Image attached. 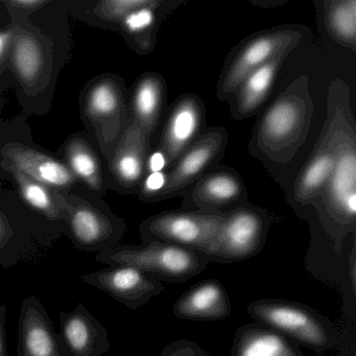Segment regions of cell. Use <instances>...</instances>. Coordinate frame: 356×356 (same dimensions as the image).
<instances>
[{"instance_id": "cell-14", "label": "cell", "mask_w": 356, "mask_h": 356, "mask_svg": "<svg viewBox=\"0 0 356 356\" xmlns=\"http://www.w3.org/2000/svg\"><path fill=\"white\" fill-rule=\"evenodd\" d=\"M151 139L131 120L107 161L112 191L137 195L149 176Z\"/></svg>"}, {"instance_id": "cell-25", "label": "cell", "mask_w": 356, "mask_h": 356, "mask_svg": "<svg viewBox=\"0 0 356 356\" xmlns=\"http://www.w3.org/2000/svg\"><path fill=\"white\" fill-rule=\"evenodd\" d=\"M0 180L10 181L12 188L31 210L49 222L64 226L66 195L36 182L7 164L0 163Z\"/></svg>"}, {"instance_id": "cell-29", "label": "cell", "mask_w": 356, "mask_h": 356, "mask_svg": "<svg viewBox=\"0 0 356 356\" xmlns=\"http://www.w3.org/2000/svg\"><path fill=\"white\" fill-rule=\"evenodd\" d=\"M7 90L0 84V145L12 140H33L30 127L26 122L28 116L22 114L13 120H5L3 116V95Z\"/></svg>"}, {"instance_id": "cell-32", "label": "cell", "mask_w": 356, "mask_h": 356, "mask_svg": "<svg viewBox=\"0 0 356 356\" xmlns=\"http://www.w3.org/2000/svg\"><path fill=\"white\" fill-rule=\"evenodd\" d=\"M11 40V26H9V28L6 29V30L0 31V84L3 85V86H5L3 80H5L6 74H7L8 56H9Z\"/></svg>"}, {"instance_id": "cell-4", "label": "cell", "mask_w": 356, "mask_h": 356, "mask_svg": "<svg viewBox=\"0 0 356 356\" xmlns=\"http://www.w3.org/2000/svg\"><path fill=\"white\" fill-rule=\"evenodd\" d=\"M64 235V226L31 210L0 183V268L41 264Z\"/></svg>"}, {"instance_id": "cell-30", "label": "cell", "mask_w": 356, "mask_h": 356, "mask_svg": "<svg viewBox=\"0 0 356 356\" xmlns=\"http://www.w3.org/2000/svg\"><path fill=\"white\" fill-rule=\"evenodd\" d=\"M51 0H0L6 8L11 22H26L39 10L49 5Z\"/></svg>"}, {"instance_id": "cell-7", "label": "cell", "mask_w": 356, "mask_h": 356, "mask_svg": "<svg viewBox=\"0 0 356 356\" xmlns=\"http://www.w3.org/2000/svg\"><path fill=\"white\" fill-rule=\"evenodd\" d=\"M307 29L286 24L254 33L238 43L226 58L216 86V97L230 102L241 83L275 58L289 55L305 36Z\"/></svg>"}, {"instance_id": "cell-9", "label": "cell", "mask_w": 356, "mask_h": 356, "mask_svg": "<svg viewBox=\"0 0 356 356\" xmlns=\"http://www.w3.org/2000/svg\"><path fill=\"white\" fill-rule=\"evenodd\" d=\"M248 314L283 337L316 350L330 349L337 343L332 325L308 306L278 299H260L248 305Z\"/></svg>"}, {"instance_id": "cell-12", "label": "cell", "mask_w": 356, "mask_h": 356, "mask_svg": "<svg viewBox=\"0 0 356 356\" xmlns=\"http://www.w3.org/2000/svg\"><path fill=\"white\" fill-rule=\"evenodd\" d=\"M270 225L272 216L259 206L248 203L227 211L208 256L218 264L249 259L264 249Z\"/></svg>"}, {"instance_id": "cell-13", "label": "cell", "mask_w": 356, "mask_h": 356, "mask_svg": "<svg viewBox=\"0 0 356 356\" xmlns=\"http://www.w3.org/2000/svg\"><path fill=\"white\" fill-rule=\"evenodd\" d=\"M0 163L63 195L79 184L59 156L37 147L34 140H12L0 145Z\"/></svg>"}, {"instance_id": "cell-31", "label": "cell", "mask_w": 356, "mask_h": 356, "mask_svg": "<svg viewBox=\"0 0 356 356\" xmlns=\"http://www.w3.org/2000/svg\"><path fill=\"white\" fill-rule=\"evenodd\" d=\"M159 356H211L201 346L188 339H178L168 343Z\"/></svg>"}, {"instance_id": "cell-3", "label": "cell", "mask_w": 356, "mask_h": 356, "mask_svg": "<svg viewBox=\"0 0 356 356\" xmlns=\"http://www.w3.org/2000/svg\"><path fill=\"white\" fill-rule=\"evenodd\" d=\"M314 114L309 79L296 78L266 110L252 133L249 152L266 165H286L309 133Z\"/></svg>"}, {"instance_id": "cell-20", "label": "cell", "mask_w": 356, "mask_h": 356, "mask_svg": "<svg viewBox=\"0 0 356 356\" xmlns=\"http://www.w3.org/2000/svg\"><path fill=\"white\" fill-rule=\"evenodd\" d=\"M17 356H63L53 321L35 296L26 298L20 307Z\"/></svg>"}, {"instance_id": "cell-22", "label": "cell", "mask_w": 356, "mask_h": 356, "mask_svg": "<svg viewBox=\"0 0 356 356\" xmlns=\"http://www.w3.org/2000/svg\"><path fill=\"white\" fill-rule=\"evenodd\" d=\"M172 314L179 320L220 321L231 314V301L224 285L209 279L185 291L172 305Z\"/></svg>"}, {"instance_id": "cell-8", "label": "cell", "mask_w": 356, "mask_h": 356, "mask_svg": "<svg viewBox=\"0 0 356 356\" xmlns=\"http://www.w3.org/2000/svg\"><path fill=\"white\" fill-rule=\"evenodd\" d=\"M66 201L64 235L76 250L97 254L120 245L127 233L126 222L103 197L78 184L66 195Z\"/></svg>"}, {"instance_id": "cell-26", "label": "cell", "mask_w": 356, "mask_h": 356, "mask_svg": "<svg viewBox=\"0 0 356 356\" xmlns=\"http://www.w3.org/2000/svg\"><path fill=\"white\" fill-rule=\"evenodd\" d=\"M289 55L279 56L252 72L235 91L230 102V113L237 122L256 113L270 95L277 74Z\"/></svg>"}, {"instance_id": "cell-33", "label": "cell", "mask_w": 356, "mask_h": 356, "mask_svg": "<svg viewBox=\"0 0 356 356\" xmlns=\"http://www.w3.org/2000/svg\"><path fill=\"white\" fill-rule=\"evenodd\" d=\"M6 321H7V307L3 304H0V356H8Z\"/></svg>"}, {"instance_id": "cell-17", "label": "cell", "mask_w": 356, "mask_h": 356, "mask_svg": "<svg viewBox=\"0 0 356 356\" xmlns=\"http://www.w3.org/2000/svg\"><path fill=\"white\" fill-rule=\"evenodd\" d=\"M85 284L97 287L130 309H138L164 291L163 283L132 266H115L83 275Z\"/></svg>"}, {"instance_id": "cell-5", "label": "cell", "mask_w": 356, "mask_h": 356, "mask_svg": "<svg viewBox=\"0 0 356 356\" xmlns=\"http://www.w3.org/2000/svg\"><path fill=\"white\" fill-rule=\"evenodd\" d=\"M130 91L122 76L104 74L89 81L81 91V120L86 135L106 161L131 122Z\"/></svg>"}, {"instance_id": "cell-16", "label": "cell", "mask_w": 356, "mask_h": 356, "mask_svg": "<svg viewBox=\"0 0 356 356\" xmlns=\"http://www.w3.org/2000/svg\"><path fill=\"white\" fill-rule=\"evenodd\" d=\"M182 197V209L227 212L249 203L241 174L222 165L204 175Z\"/></svg>"}, {"instance_id": "cell-19", "label": "cell", "mask_w": 356, "mask_h": 356, "mask_svg": "<svg viewBox=\"0 0 356 356\" xmlns=\"http://www.w3.org/2000/svg\"><path fill=\"white\" fill-rule=\"evenodd\" d=\"M79 184L99 197L112 191L107 161L86 133L68 137L57 154Z\"/></svg>"}, {"instance_id": "cell-34", "label": "cell", "mask_w": 356, "mask_h": 356, "mask_svg": "<svg viewBox=\"0 0 356 356\" xmlns=\"http://www.w3.org/2000/svg\"><path fill=\"white\" fill-rule=\"evenodd\" d=\"M349 277L350 281H351L352 289L353 293H355L356 287V248L355 241H353L352 245L351 255H350L349 259Z\"/></svg>"}, {"instance_id": "cell-1", "label": "cell", "mask_w": 356, "mask_h": 356, "mask_svg": "<svg viewBox=\"0 0 356 356\" xmlns=\"http://www.w3.org/2000/svg\"><path fill=\"white\" fill-rule=\"evenodd\" d=\"M68 16L64 0H51L26 22L10 24L12 40L3 84L14 89L24 115L43 116L51 110L72 49Z\"/></svg>"}, {"instance_id": "cell-10", "label": "cell", "mask_w": 356, "mask_h": 356, "mask_svg": "<svg viewBox=\"0 0 356 356\" xmlns=\"http://www.w3.org/2000/svg\"><path fill=\"white\" fill-rule=\"evenodd\" d=\"M225 216L226 212L182 208L160 212L141 222L139 235L143 243L160 241L208 256Z\"/></svg>"}, {"instance_id": "cell-27", "label": "cell", "mask_w": 356, "mask_h": 356, "mask_svg": "<svg viewBox=\"0 0 356 356\" xmlns=\"http://www.w3.org/2000/svg\"><path fill=\"white\" fill-rule=\"evenodd\" d=\"M231 356H302V354L289 339L255 322L237 329Z\"/></svg>"}, {"instance_id": "cell-35", "label": "cell", "mask_w": 356, "mask_h": 356, "mask_svg": "<svg viewBox=\"0 0 356 356\" xmlns=\"http://www.w3.org/2000/svg\"><path fill=\"white\" fill-rule=\"evenodd\" d=\"M289 0H250L252 5L261 9H275L286 3Z\"/></svg>"}, {"instance_id": "cell-6", "label": "cell", "mask_w": 356, "mask_h": 356, "mask_svg": "<svg viewBox=\"0 0 356 356\" xmlns=\"http://www.w3.org/2000/svg\"><path fill=\"white\" fill-rule=\"evenodd\" d=\"M95 260L109 266L138 268L162 283L186 282L212 264L205 254L160 241L139 245H118L99 252Z\"/></svg>"}, {"instance_id": "cell-28", "label": "cell", "mask_w": 356, "mask_h": 356, "mask_svg": "<svg viewBox=\"0 0 356 356\" xmlns=\"http://www.w3.org/2000/svg\"><path fill=\"white\" fill-rule=\"evenodd\" d=\"M323 22L337 44L356 51V0H323Z\"/></svg>"}, {"instance_id": "cell-24", "label": "cell", "mask_w": 356, "mask_h": 356, "mask_svg": "<svg viewBox=\"0 0 356 356\" xmlns=\"http://www.w3.org/2000/svg\"><path fill=\"white\" fill-rule=\"evenodd\" d=\"M334 161V147L324 129L316 149L298 175L293 185V201L298 205L305 207L316 203L330 178Z\"/></svg>"}, {"instance_id": "cell-2", "label": "cell", "mask_w": 356, "mask_h": 356, "mask_svg": "<svg viewBox=\"0 0 356 356\" xmlns=\"http://www.w3.org/2000/svg\"><path fill=\"white\" fill-rule=\"evenodd\" d=\"M324 129L332 140L335 161L314 206L327 232L341 241L356 229V124L349 86L339 79L328 87Z\"/></svg>"}, {"instance_id": "cell-21", "label": "cell", "mask_w": 356, "mask_h": 356, "mask_svg": "<svg viewBox=\"0 0 356 356\" xmlns=\"http://www.w3.org/2000/svg\"><path fill=\"white\" fill-rule=\"evenodd\" d=\"M188 0H149L147 5L129 13L115 32L138 55L152 54L157 42L162 22Z\"/></svg>"}, {"instance_id": "cell-15", "label": "cell", "mask_w": 356, "mask_h": 356, "mask_svg": "<svg viewBox=\"0 0 356 356\" xmlns=\"http://www.w3.org/2000/svg\"><path fill=\"white\" fill-rule=\"evenodd\" d=\"M205 120V104L199 95L187 92L176 99L168 112L157 147L166 170L203 133Z\"/></svg>"}, {"instance_id": "cell-11", "label": "cell", "mask_w": 356, "mask_h": 356, "mask_svg": "<svg viewBox=\"0 0 356 356\" xmlns=\"http://www.w3.org/2000/svg\"><path fill=\"white\" fill-rule=\"evenodd\" d=\"M228 138L224 127L206 128L166 170L158 188L141 197V201L155 203L184 195L204 175L220 165Z\"/></svg>"}, {"instance_id": "cell-18", "label": "cell", "mask_w": 356, "mask_h": 356, "mask_svg": "<svg viewBox=\"0 0 356 356\" xmlns=\"http://www.w3.org/2000/svg\"><path fill=\"white\" fill-rule=\"evenodd\" d=\"M59 321L63 356H103L111 348L108 329L81 302L72 312H60Z\"/></svg>"}, {"instance_id": "cell-23", "label": "cell", "mask_w": 356, "mask_h": 356, "mask_svg": "<svg viewBox=\"0 0 356 356\" xmlns=\"http://www.w3.org/2000/svg\"><path fill=\"white\" fill-rule=\"evenodd\" d=\"M129 103L131 120L151 139L168 103V84L164 76L154 72L141 74L131 89Z\"/></svg>"}]
</instances>
